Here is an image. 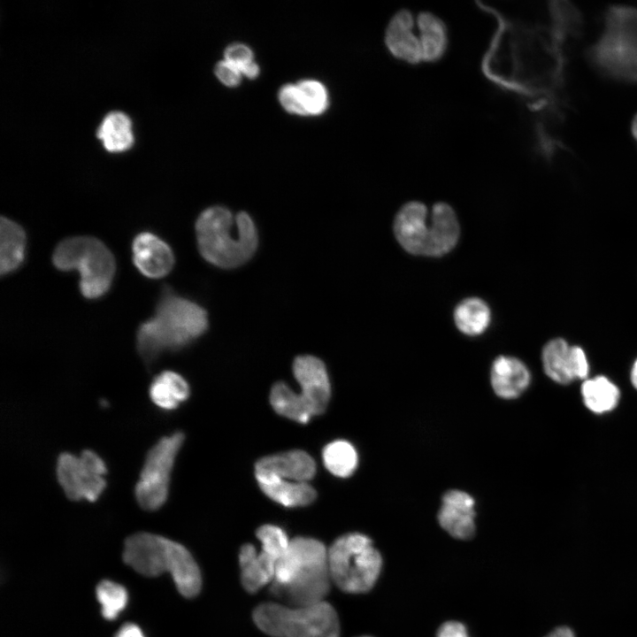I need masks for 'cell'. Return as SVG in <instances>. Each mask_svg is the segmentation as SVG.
Wrapping results in <instances>:
<instances>
[{
	"mask_svg": "<svg viewBox=\"0 0 637 637\" xmlns=\"http://www.w3.org/2000/svg\"><path fill=\"white\" fill-rule=\"evenodd\" d=\"M328 550L318 540L295 537L275 564L272 593L292 606L323 602L330 588Z\"/></svg>",
	"mask_w": 637,
	"mask_h": 637,
	"instance_id": "obj_1",
	"label": "cell"
},
{
	"mask_svg": "<svg viewBox=\"0 0 637 637\" xmlns=\"http://www.w3.org/2000/svg\"><path fill=\"white\" fill-rule=\"evenodd\" d=\"M207 326L203 308L188 299L165 293L154 315L139 326L138 350L146 361H153L164 351L186 346L203 334Z\"/></svg>",
	"mask_w": 637,
	"mask_h": 637,
	"instance_id": "obj_2",
	"label": "cell"
},
{
	"mask_svg": "<svg viewBox=\"0 0 637 637\" xmlns=\"http://www.w3.org/2000/svg\"><path fill=\"white\" fill-rule=\"evenodd\" d=\"M123 560L138 573L157 577L169 572L178 591L187 598L197 595L202 578L197 564L181 544L150 533H136L124 543Z\"/></svg>",
	"mask_w": 637,
	"mask_h": 637,
	"instance_id": "obj_3",
	"label": "cell"
},
{
	"mask_svg": "<svg viewBox=\"0 0 637 637\" xmlns=\"http://www.w3.org/2000/svg\"><path fill=\"white\" fill-rule=\"evenodd\" d=\"M198 249L209 263L221 268L237 267L257 249V228L246 212L235 217L221 206L204 210L196 222Z\"/></svg>",
	"mask_w": 637,
	"mask_h": 637,
	"instance_id": "obj_4",
	"label": "cell"
},
{
	"mask_svg": "<svg viewBox=\"0 0 637 637\" xmlns=\"http://www.w3.org/2000/svg\"><path fill=\"white\" fill-rule=\"evenodd\" d=\"M587 57L602 74L637 83V7H609L602 35L587 50Z\"/></svg>",
	"mask_w": 637,
	"mask_h": 637,
	"instance_id": "obj_5",
	"label": "cell"
},
{
	"mask_svg": "<svg viewBox=\"0 0 637 637\" xmlns=\"http://www.w3.org/2000/svg\"><path fill=\"white\" fill-rule=\"evenodd\" d=\"M52 263L61 271L79 272V288L88 299L103 296L110 288L115 273V259L100 240L74 236L61 241L52 254Z\"/></svg>",
	"mask_w": 637,
	"mask_h": 637,
	"instance_id": "obj_6",
	"label": "cell"
},
{
	"mask_svg": "<svg viewBox=\"0 0 637 637\" xmlns=\"http://www.w3.org/2000/svg\"><path fill=\"white\" fill-rule=\"evenodd\" d=\"M257 626L272 637H339L340 624L334 607L320 602L306 606L265 602L253 611Z\"/></svg>",
	"mask_w": 637,
	"mask_h": 637,
	"instance_id": "obj_7",
	"label": "cell"
},
{
	"mask_svg": "<svg viewBox=\"0 0 637 637\" xmlns=\"http://www.w3.org/2000/svg\"><path fill=\"white\" fill-rule=\"evenodd\" d=\"M327 555L331 579L344 592H367L380 574L381 555L365 534L349 533L337 538Z\"/></svg>",
	"mask_w": 637,
	"mask_h": 637,
	"instance_id": "obj_8",
	"label": "cell"
},
{
	"mask_svg": "<svg viewBox=\"0 0 637 637\" xmlns=\"http://www.w3.org/2000/svg\"><path fill=\"white\" fill-rule=\"evenodd\" d=\"M183 441L184 434L176 432L149 450L134 487L135 499L143 510H157L166 502L171 472Z\"/></svg>",
	"mask_w": 637,
	"mask_h": 637,
	"instance_id": "obj_9",
	"label": "cell"
},
{
	"mask_svg": "<svg viewBox=\"0 0 637 637\" xmlns=\"http://www.w3.org/2000/svg\"><path fill=\"white\" fill-rule=\"evenodd\" d=\"M56 471L59 485L72 501L96 502L106 487L105 463L89 449L83 450L80 456L60 454Z\"/></svg>",
	"mask_w": 637,
	"mask_h": 637,
	"instance_id": "obj_10",
	"label": "cell"
},
{
	"mask_svg": "<svg viewBox=\"0 0 637 637\" xmlns=\"http://www.w3.org/2000/svg\"><path fill=\"white\" fill-rule=\"evenodd\" d=\"M394 233L399 244L408 253L427 256L431 237V214L421 202L411 201L397 211Z\"/></svg>",
	"mask_w": 637,
	"mask_h": 637,
	"instance_id": "obj_11",
	"label": "cell"
},
{
	"mask_svg": "<svg viewBox=\"0 0 637 637\" xmlns=\"http://www.w3.org/2000/svg\"><path fill=\"white\" fill-rule=\"evenodd\" d=\"M541 361L547 376L559 384L583 380L589 372V364L582 348L571 346L561 338L553 339L544 346Z\"/></svg>",
	"mask_w": 637,
	"mask_h": 637,
	"instance_id": "obj_12",
	"label": "cell"
},
{
	"mask_svg": "<svg viewBox=\"0 0 637 637\" xmlns=\"http://www.w3.org/2000/svg\"><path fill=\"white\" fill-rule=\"evenodd\" d=\"M293 373L300 385L298 395L314 416L324 412L331 396V386L324 363L313 356L297 357Z\"/></svg>",
	"mask_w": 637,
	"mask_h": 637,
	"instance_id": "obj_13",
	"label": "cell"
},
{
	"mask_svg": "<svg viewBox=\"0 0 637 637\" xmlns=\"http://www.w3.org/2000/svg\"><path fill=\"white\" fill-rule=\"evenodd\" d=\"M384 44L395 58L410 65L423 62L416 15L408 9L395 12L385 29Z\"/></svg>",
	"mask_w": 637,
	"mask_h": 637,
	"instance_id": "obj_14",
	"label": "cell"
},
{
	"mask_svg": "<svg viewBox=\"0 0 637 637\" xmlns=\"http://www.w3.org/2000/svg\"><path fill=\"white\" fill-rule=\"evenodd\" d=\"M475 500L468 493L452 489L441 499L438 512L440 526L452 537L467 540L475 533Z\"/></svg>",
	"mask_w": 637,
	"mask_h": 637,
	"instance_id": "obj_15",
	"label": "cell"
},
{
	"mask_svg": "<svg viewBox=\"0 0 637 637\" xmlns=\"http://www.w3.org/2000/svg\"><path fill=\"white\" fill-rule=\"evenodd\" d=\"M133 262L145 277L159 279L173 267L174 256L171 247L157 235L142 232L132 243Z\"/></svg>",
	"mask_w": 637,
	"mask_h": 637,
	"instance_id": "obj_16",
	"label": "cell"
},
{
	"mask_svg": "<svg viewBox=\"0 0 637 637\" xmlns=\"http://www.w3.org/2000/svg\"><path fill=\"white\" fill-rule=\"evenodd\" d=\"M255 473L272 475L290 481L308 482L316 473V464L306 452L290 450L261 458L256 463Z\"/></svg>",
	"mask_w": 637,
	"mask_h": 637,
	"instance_id": "obj_17",
	"label": "cell"
},
{
	"mask_svg": "<svg viewBox=\"0 0 637 637\" xmlns=\"http://www.w3.org/2000/svg\"><path fill=\"white\" fill-rule=\"evenodd\" d=\"M530 381V371L518 358L503 355L493 361L490 382L493 391L500 398L511 400L518 397L528 388Z\"/></svg>",
	"mask_w": 637,
	"mask_h": 637,
	"instance_id": "obj_18",
	"label": "cell"
},
{
	"mask_svg": "<svg viewBox=\"0 0 637 637\" xmlns=\"http://www.w3.org/2000/svg\"><path fill=\"white\" fill-rule=\"evenodd\" d=\"M255 475L263 493L284 507L306 506L317 496L315 489L308 482L290 481L264 473Z\"/></svg>",
	"mask_w": 637,
	"mask_h": 637,
	"instance_id": "obj_19",
	"label": "cell"
},
{
	"mask_svg": "<svg viewBox=\"0 0 637 637\" xmlns=\"http://www.w3.org/2000/svg\"><path fill=\"white\" fill-rule=\"evenodd\" d=\"M432 237L428 257L446 255L458 242L460 227L453 208L443 202L434 204L431 211Z\"/></svg>",
	"mask_w": 637,
	"mask_h": 637,
	"instance_id": "obj_20",
	"label": "cell"
},
{
	"mask_svg": "<svg viewBox=\"0 0 637 637\" xmlns=\"http://www.w3.org/2000/svg\"><path fill=\"white\" fill-rule=\"evenodd\" d=\"M416 27L423 62L440 60L446 53L449 43L445 22L435 13L423 11L416 15Z\"/></svg>",
	"mask_w": 637,
	"mask_h": 637,
	"instance_id": "obj_21",
	"label": "cell"
},
{
	"mask_svg": "<svg viewBox=\"0 0 637 637\" xmlns=\"http://www.w3.org/2000/svg\"><path fill=\"white\" fill-rule=\"evenodd\" d=\"M241 581L249 593H255L274 578L276 561L265 552H257L249 543L242 546L239 552Z\"/></svg>",
	"mask_w": 637,
	"mask_h": 637,
	"instance_id": "obj_22",
	"label": "cell"
},
{
	"mask_svg": "<svg viewBox=\"0 0 637 637\" xmlns=\"http://www.w3.org/2000/svg\"><path fill=\"white\" fill-rule=\"evenodd\" d=\"M190 394L186 380L173 371H164L152 380L149 395L153 403L165 411L177 409Z\"/></svg>",
	"mask_w": 637,
	"mask_h": 637,
	"instance_id": "obj_23",
	"label": "cell"
},
{
	"mask_svg": "<svg viewBox=\"0 0 637 637\" xmlns=\"http://www.w3.org/2000/svg\"><path fill=\"white\" fill-rule=\"evenodd\" d=\"M27 237L15 221L2 217L0 220V272L5 275L15 271L25 257Z\"/></svg>",
	"mask_w": 637,
	"mask_h": 637,
	"instance_id": "obj_24",
	"label": "cell"
},
{
	"mask_svg": "<svg viewBox=\"0 0 637 637\" xmlns=\"http://www.w3.org/2000/svg\"><path fill=\"white\" fill-rule=\"evenodd\" d=\"M96 134L104 147L111 152L125 150L134 142L131 119L119 111H113L105 115Z\"/></svg>",
	"mask_w": 637,
	"mask_h": 637,
	"instance_id": "obj_25",
	"label": "cell"
},
{
	"mask_svg": "<svg viewBox=\"0 0 637 637\" xmlns=\"http://www.w3.org/2000/svg\"><path fill=\"white\" fill-rule=\"evenodd\" d=\"M453 317L454 322L461 333L468 336H478L488 328L491 321V311L482 299L469 297L456 306Z\"/></svg>",
	"mask_w": 637,
	"mask_h": 637,
	"instance_id": "obj_26",
	"label": "cell"
},
{
	"mask_svg": "<svg viewBox=\"0 0 637 637\" xmlns=\"http://www.w3.org/2000/svg\"><path fill=\"white\" fill-rule=\"evenodd\" d=\"M581 395L584 404L589 411L596 414H603L616 408L620 392L607 377L599 375L583 382Z\"/></svg>",
	"mask_w": 637,
	"mask_h": 637,
	"instance_id": "obj_27",
	"label": "cell"
},
{
	"mask_svg": "<svg viewBox=\"0 0 637 637\" xmlns=\"http://www.w3.org/2000/svg\"><path fill=\"white\" fill-rule=\"evenodd\" d=\"M270 403L278 414L301 424L308 423L314 417L298 393L284 382H278L272 388Z\"/></svg>",
	"mask_w": 637,
	"mask_h": 637,
	"instance_id": "obj_28",
	"label": "cell"
},
{
	"mask_svg": "<svg viewBox=\"0 0 637 637\" xmlns=\"http://www.w3.org/2000/svg\"><path fill=\"white\" fill-rule=\"evenodd\" d=\"M325 467L334 476L348 478L358 464V455L355 447L348 441L336 440L325 446L322 451Z\"/></svg>",
	"mask_w": 637,
	"mask_h": 637,
	"instance_id": "obj_29",
	"label": "cell"
},
{
	"mask_svg": "<svg viewBox=\"0 0 637 637\" xmlns=\"http://www.w3.org/2000/svg\"><path fill=\"white\" fill-rule=\"evenodd\" d=\"M551 28L564 40L579 35L582 16L579 10L567 1H553L549 5Z\"/></svg>",
	"mask_w": 637,
	"mask_h": 637,
	"instance_id": "obj_30",
	"label": "cell"
},
{
	"mask_svg": "<svg viewBox=\"0 0 637 637\" xmlns=\"http://www.w3.org/2000/svg\"><path fill=\"white\" fill-rule=\"evenodd\" d=\"M96 595L101 604V612L108 620L115 619L128 601L127 589L120 584L104 579L96 588Z\"/></svg>",
	"mask_w": 637,
	"mask_h": 637,
	"instance_id": "obj_31",
	"label": "cell"
},
{
	"mask_svg": "<svg viewBox=\"0 0 637 637\" xmlns=\"http://www.w3.org/2000/svg\"><path fill=\"white\" fill-rule=\"evenodd\" d=\"M257 537L262 545V551L275 561L288 551L290 541L286 533L274 525H264L257 530Z\"/></svg>",
	"mask_w": 637,
	"mask_h": 637,
	"instance_id": "obj_32",
	"label": "cell"
},
{
	"mask_svg": "<svg viewBox=\"0 0 637 637\" xmlns=\"http://www.w3.org/2000/svg\"><path fill=\"white\" fill-rule=\"evenodd\" d=\"M296 85L306 115L320 114L326 110L327 93L319 81L305 80Z\"/></svg>",
	"mask_w": 637,
	"mask_h": 637,
	"instance_id": "obj_33",
	"label": "cell"
},
{
	"mask_svg": "<svg viewBox=\"0 0 637 637\" xmlns=\"http://www.w3.org/2000/svg\"><path fill=\"white\" fill-rule=\"evenodd\" d=\"M279 99L281 105L288 112L306 115L296 84L284 85L280 90Z\"/></svg>",
	"mask_w": 637,
	"mask_h": 637,
	"instance_id": "obj_34",
	"label": "cell"
},
{
	"mask_svg": "<svg viewBox=\"0 0 637 637\" xmlns=\"http://www.w3.org/2000/svg\"><path fill=\"white\" fill-rule=\"evenodd\" d=\"M225 60L239 68L242 72L244 66L253 61V53L247 45L234 43L226 49Z\"/></svg>",
	"mask_w": 637,
	"mask_h": 637,
	"instance_id": "obj_35",
	"label": "cell"
},
{
	"mask_svg": "<svg viewBox=\"0 0 637 637\" xmlns=\"http://www.w3.org/2000/svg\"><path fill=\"white\" fill-rule=\"evenodd\" d=\"M215 73L219 80L226 86L234 87L241 81L242 72L240 69L225 59L216 65Z\"/></svg>",
	"mask_w": 637,
	"mask_h": 637,
	"instance_id": "obj_36",
	"label": "cell"
},
{
	"mask_svg": "<svg viewBox=\"0 0 637 637\" xmlns=\"http://www.w3.org/2000/svg\"><path fill=\"white\" fill-rule=\"evenodd\" d=\"M437 637H469L466 627L457 621L443 623L437 631Z\"/></svg>",
	"mask_w": 637,
	"mask_h": 637,
	"instance_id": "obj_37",
	"label": "cell"
},
{
	"mask_svg": "<svg viewBox=\"0 0 637 637\" xmlns=\"http://www.w3.org/2000/svg\"><path fill=\"white\" fill-rule=\"evenodd\" d=\"M114 637H145L141 628L134 623L124 624Z\"/></svg>",
	"mask_w": 637,
	"mask_h": 637,
	"instance_id": "obj_38",
	"label": "cell"
},
{
	"mask_svg": "<svg viewBox=\"0 0 637 637\" xmlns=\"http://www.w3.org/2000/svg\"><path fill=\"white\" fill-rule=\"evenodd\" d=\"M545 637H575L572 630L567 626H560L554 629Z\"/></svg>",
	"mask_w": 637,
	"mask_h": 637,
	"instance_id": "obj_39",
	"label": "cell"
},
{
	"mask_svg": "<svg viewBox=\"0 0 637 637\" xmlns=\"http://www.w3.org/2000/svg\"><path fill=\"white\" fill-rule=\"evenodd\" d=\"M259 73L258 65L252 61L242 69V73L249 78H255Z\"/></svg>",
	"mask_w": 637,
	"mask_h": 637,
	"instance_id": "obj_40",
	"label": "cell"
},
{
	"mask_svg": "<svg viewBox=\"0 0 637 637\" xmlns=\"http://www.w3.org/2000/svg\"><path fill=\"white\" fill-rule=\"evenodd\" d=\"M630 377L633 386L637 389V359L632 366Z\"/></svg>",
	"mask_w": 637,
	"mask_h": 637,
	"instance_id": "obj_41",
	"label": "cell"
},
{
	"mask_svg": "<svg viewBox=\"0 0 637 637\" xmlns=\"http://www.w3.org/2000/svg\"><path fill=\"white\" fill-rule=\"evenodd\" d=\"M631 132H632L633 136L634 137V139L637 142V114L634 116V118L632 121Z\"/></svg>",
	"mask_w": 637,
	"mask_h": 637,
	"instance_id": "obj_42",
	"label": "cell"
},
{
	"mask_svg": "<svg viewBox=\"0 0 637 637\" xmlns=\"http://www.w3.org/2000/svg\"><path fill=\"white\" fill-rule=\"evenodd\" d=\"M360 637H370V636H360Z\"/></svg>",
	"mask_w": 637,
	"mask_h": 637,
	"instance_id": "obj_43",
	"label": "cell"
}]
</instances>
